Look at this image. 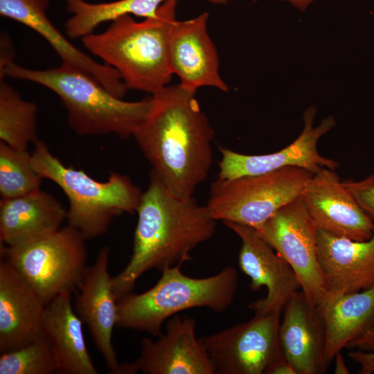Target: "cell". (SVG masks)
Returning <instances> with one entry per match:
<instances>
[{
  "instance_id": "obj_18",
  "label": "cell",
  "mask_w": 374,
  "mask_h": 374,
  "mask_svg": "<svg viewBox=\"0 0 374 374\" xmlns=\"http://www.w3.org/2000/svg\"><path fill=\"white\" fill-rule=\"evenodd\" d=\"M46 304L3 259L0 261V352L21 348L43 337Z\"/></svg>"
},
{
  "instance_id": "obj_21",
  "label": "cell",
  "mask_w": 374,
  "mask_h": 374,
  "mask_svg": "<svg viewBox=\"0 0 374 374\" xmlns=\"http://www.w3.org/2000/svg\"><path fill=\"white\" fill-rule=\"evenodd\" d=\"M71 293L62 292L47 303L43 337L54 355L57 373L97 374L83 335V322L72 305Z\"/></svg>"
},
{
  "instance_id": "obj_19",
  "label": "cell",
  "mask_w": 374,
  "mask_h": 374,
  "mask_svg": "<svg viewBox=\"0 0 374 374\" xmlns=\"http://www.w3.org/2000/svg\"><path fill=\"white\" fill-rule=\"evenodd\" d=\"M49 0H0V15L17 21L41 35L62 62L89 73L115 96L123 98L127 88L112 67L100 64L73 45L46 15Z\"/></svg>"
},
{
  "instance_id": "obj_12",
  "label": "cell",
  "mask_w": 374,
  "mask_h": 374,
  "mask_svg": "<svg viewBox=\"0 0 374 374\" xmlns=\"http://www.w3.org/2000/svg\"><path fill=\"white\" fill-rule=\"evenodd\" d=\"M316 107H308L303 114L304 127L301 134L289 145L269 154L249 155L220 148L222 158L219 163L218 179L230 180L242 177L256 175L280 168L295 166L313 174L323 168L335 170L339 164L333 159L322 156L317 144L322 136L335 125L332 116L313 127Z\"/></svg>"
},
{
  "instance_id": "obj_17",
  "label": "cell",
  "mask_w": 374,
  "mask_h": 374,
  "mask_svg": "<svg viewBox=\"0 0 374 374\" xmlns=\"http://www.w3.org/2000/svg\"><path fill=\"white\" fill-rule=\"evenodd\" d=\"M317 253L326 287L321 307L374 285V231L370 239L356 241L318 229Z\"/></svg>"
},
{
  "instance_id": "obj_25",
  "label": "cell",
  "mask_w": 374,
  "mask_h": 374,
  "mask_svg": "<svg viewBox=\"0 0 374 374\" xmlns=\"http://www.w3.org/2000/svg\"><path fill=\"white\" fill-rule=\"evenodd\" d=\"M37 108L24 100L10 85L0 79V140L8 145L28 150L37 139Z\"/></svg>"
},
{
  "instance_id": "obj_23",
  "label": "cell",
  "mask_w": 374,
  "mask_h": 374,
  "mask_svg": "<svg viewBox=\"0 0 374 374\" xmlns=\"http://www.w3.org/2000/svg\"><path fill=\"white\" fill-rule=\"evenodd\" d=\"M318 310L324 327L323 359L328 367L339 352L373 324L374 285L339 296Z\"/></svg>"
},
{
  "instance_id": "obj_33",
  "label": "cell",
  "mask_w": 374,
  "mask_h": 374,
  "mask_svg": "<svg viewBox=\"0 0 374 374\" xmlns=\"http://www.w3.org/2000/svg\"><path fill=\"white\" fill-rule=\"evenodd\" d=\"M291 3L301 11H304L314 0H283Z\"/></svg>"
},
{
  "instance_id": "obj_26",
  "label": "cell",
  "mask_w": 374,
  "mask_h": 374,
  "mask_svg": "<svg viewBox=\"0 0 374 374\" xmlns=\"http://www.w3.org/2000/svg\"><path fill=\"white\" fill-rule=\"evenodd\" d=\"M42 179L33 166L31 153L0 141L1 199L17 197L39 188Z\"/></svg>"
},
{
  "instance_id": "obj_30",
  "label": "cell",
  "mask_w": 374,
  "mask_h": 374,
  "mask_svg": "<svg viewBox=\"0 0 374 374\" xmlns=\"http://www.w3.org/2000/svg\"><path fill=\"white\" fill-rule=\"evenodd\" d=\"M346 348L374 352V323L361 336L352 341Z\"/></svg>"
},
{
  "instance_id": "obj_8",
  "label": "cell",
  "mask_w": 374,
  "mask_h": 374,
  "mask_svg": "<svg viewBox=\"0 0 374 374\" xmlns=\"http://www.w3.org/2000/svg\"><path fill=\"white\" fill-rule=\"evenodd\" d=\"M313 173L290 166L274 171L213 182L206 204L217 221L257 229L300 197Z\"/></svg>"
},
{
  "instance_id": "obj_4",
  "label": "cell",
  "mask_w": 374,
  "mask_h": 374,
  "mask_svg": "<svg viewBox=\"0 0 374 374\" xmlns=\"http://www.w3.org/2000/svg\"><path fill=\"white\" fill-rule=\"evenodd\" d=\"M177 5V0H167L154 17L142 21L121 16L105 31L82 37V44L119 73L127 89L153 95L172 78L168 45Z\"/></svg>"
},
{
  "instance_id": "obj_15",
  "label": "cell",
  "mask_w": 374,
  "mask_h": 374,
  "mask_svg": "<svg viewBox=\"0 0 374 374\" xmlns=\"http://www.w3.org/2000/svg\"><path fill=\"white\" fill-rule=\"evenodd\" d=\"M196 322L190 317L175 314L166 321V332L141 342L140 356L132 365L135 373L214 374L199 339Z\"/></svg>"
},
{
  "instance_id": "obj_14",
  "label": "cell",
  "mask_w": 374,
  "mask_h": 374,
  "mask_svg": "<svg viewBox=\"0 0 374 374\" xmlns=\"http://www.w3.org/2000/svg\"><path fill=\"white\" fill-rule=\"evenodd\" d=\"M335 170L323 168L313 174L301 197L318 229L337 237L367 240L373 234L374 223Z\"/></svg>"
},
{
  "instance_id": "obj_11",
  "label": "cell",
  "mask_w": 374,
  "mask_h": 374,
  "mask_svg": "<svg viewBox=\"0 0 374 374\" xmlns=\"http://www.w3.org/2000/svg\"><path fill=\"white\" fill-rule=\"evenodd\" d=\"M223 223L240 239L238 265L250 278L251 289H267L265 297L252 302L249 308L256 315L281 312L291 296L301 290L294 270L254 228L231 222Z\"/></svg>"
},
{
  "instance_id": "obj_10",
  "label": "cell",
  "mask_w": 374,
  "mask_h": 374,
  "mask_svg": "<svg viewBox=\"0 0 374 374\" xmlns=\"http://www.w3.org/2000/svg\"><path fill=\"white\" fill-rule=\"evenodd\" d=\"M280 312L256 315L243 323L199 337L217 374H267L283 355L279 345Z\"/></svg>"
},
{
  "instance_id": "obj_1",
  "label": "cell",
  "mask_w": 374,
  "mask_h": 374,
  "mask_svg": "<svg viewBox=\"0 0 374 374\" xmlns=\"http://www.w3.org/2000/svg\"><path fill=\"white\" fill-rule=\"evenodd\" d=\"M133 137L154 172L176 196L193 197L213 162L214 130L195 93L179 84L152 95Z\"/></svg>"
},
{
  "instance_id": "obj_29",
  "label": "cell",
  "mask_w": 374,
  "mask_h": 374,
  "mask_svg": "<svg viewBox=\"0 0 374 374\" xmlns=\"http://www.w3.org/2000/svg\"><path fill=\"white\" fill-rule=\"evenodd\" d=\"M349 357L360 366V374H371L374 373V352H366L361 350L350 351Z\"/></svg>"
},
{
  "instance_id": "obj_5",
  "label": "cell",
  "mask_w": 374,
  "mask_h": 374,
  "mask_svg": "<svg viewBox=\"0 0 374 374\" xmlns=\"http://www.w3.org/2000/svg\"><path fill=\"white\" fill-rule=\"evenodd\" d=\"M181 265L165 269L157 283L141 294L130 293L117 301L116 326L161 334V326L178 312L194 308L225 311L233 303L238 287V274L228 266L205 278L184 274Z\"/></svg>"
},
{
  "instance_id": "obj_6",
  "label": "cell",
  "mask_w": 374,
  "mask_h": 374,
  "mask_svg": "<svg viewBox=\"0 0 374 374\" xmlns=\"http://www.w3.org/2000/svg\"><path fill=\"white\" fill-rule=\"evenodd\" d=\"M33 144L35 170L62 190L69 202L68 224L85 240L107 233L115 217L136 212L143 192L129 177L112 172L106 181H97L82 170L64 165L42 140Z\"/></svg>"
},
{
  "instance_id": "obj_22",
  "label": "cell",
  "mask_w": 374,
  "mask_h": 374,
  "mask_svg": "<svg viewBox=\"0 0 374 374\" xmlns=\"http://www.w3.org/2000/svg\"><path fill=\"white\" fill-rule=\"evenodd\" d=\"M67 211L51 194L39 188L0 201V242L11 246L61 228Z\"/></svg>"
},
{
  "instance_id": "obj_20",
  "label": "cell",
  "mask_w": 374,
  "mask_h": 374,
  "mask_svg": "<svg viewBox=\"0 0 374 374\" xmlns=\"http://www.w3.org/2000/svg\"><path fill=\"white\" fill-rule=\"evenodd\" d=\"M278 340L285 359L296 374L324 373L325 333L318 308L299 290L283 308Z\"/></svg>"
},
{
  "instance_id": "obj_31",
  "label": "cell",
  "mask_w": 374,
  "mask_h": 374,
  "mask_svg": "<svg viewBox=\"0 0 374 374\" xmlns=\"http://www.w3.org/2000/svg\"><path fill=\"white\" fill-rule=\"evenodd\" d=\"M267 374H296L294 368L285 359L283 354L269 368Z\"/></svg>"
},
{
  "instance_id": "obj_27",
  "label": "cell",
  "mask_w": 374,
  "mask_h": 374,
  "mask_svg": "<svg viewBox=\"0 0 374 374\" xmlns=\"http://www.w3.org/2000/svg\"><path fill=\"white\" fill-rule=\"evenodd\" d=\"M57 373L52 350L44 337L17 349L1 353L0 374Z\"/></svg>"
},
{
  "instance_id": "obj_13",
  "label": "cell",
  "mask_w": 374,
  "mask_h": 374,
  "mask_svg": "<svg viewBox=\"0 0 374 374\" xmlns=\"http://www.w3.org/2000/svg\"><path fill=\"white\" fill-rule=\"evenodd\" d=\"M110 248L100 249L78 285L74 310L90 331L106 366L114 374H132L130 363L119 364L112 338L117 321V299L109 273Z\"/></svg>"
},
{
  "instance_id": "obj_3",
  "label": "cell",
  "mask_w": 374,
  "mask_h": 374,
  "mask_svg": "<svg viewBox=\"0 0 374 374\" xmlns=\"http://www.w3.org/2000/svg\"><path fill=\"white\" fill-rule=\"evenodd\" d=\"M5 76L35 82L55 93L66 110L69 127L80 136H133L152 104V96L125 101L89 73L63 62L55 68L38 70L11 61L0 69V79Z\"/></svg>"
},
{
  "instance_id": "obj_24",
  "label": "cell",
  "mask_w": 374,
  "mask_h": 374,
  "mask_svg": "<svg viewBox=\"0 0 374 374\" xmlns=\"http://www.w3.org/2000/svg\"><path fill=\"white\" fill-rule=\"evenodd\" d=\"M167 0H118L106 3H90L84 0H66V10L71 15L65 24V31L71 39L82 38L93 33L101 24L123 15H134L145 18L154 17ZM225 5L231 0H206Z\"/></svg>"
},
{
  "instance_id": "obj_28",
  "label": "cell",
  "mask_w": 374,
  "mask_h": 374,
  "mask_svg": "<svg viewBox=\"0 0 374 374\" xmlns=\"http://www.w3.org/2000/svg\"><path fill=\"white\" fill-rule=\"evenodd\" d=\"M342 183L374 223V173L359 181L346 179Z\"/></svg>"
},
{
  "instance_id": "obj_9",
  "label": "cell",
  "mask_w": 374,
  "mask_h": 374,
  "mask_svg": "<svg viewBox=\"0 0 374 374\" xmlns=\"http://www.w3.org/2000/svg\"><path fill=\"white\" fill-rule=\"evenodd\" d=\"M255 229L294 270L308 301L321 307L326 287L317 253L318 228L301 196Z\"/></svg>"
},
{
  "instance_id": "obj_32",
  "label": "cell",
  "mask_w": 374,
  "mask_h": 374,
  "mask_svg": "<svg viewBox=\"0 0 374 374\" xmlns=\"http://www.w3.org/2000/svg\"><path fill=\"white\" fill-rule=\"evenodd\" d=\"M335 374H348L349 370L346 366L344 359L339 352L335 357Z\"/></svg>"
},
{
  "instance_id": "obj_16",
  "label": "cell",
  "mask_w": 374,
  "mask_h": 374,
  "mask_svg": "<svg viewBox=\"0 0 374 374\" xmlns=\"http://www.w3.org/2000/svg\"><path fill=\"white\" fill-rule=\"evenodd\" d=\"M208 19L204 12L191 19L176 20L169 34L170 70L179 77V85L193 93L202 87L229 91L219 73L217 52L207 32Z\"/></svg>"
},
{
  "instance_id": "obj_2",
  "label": "cell",
  "mask_w": 374,
  "mask_h": 374,
  "mask_svg": "<svg viewBox=\"0 0 374 374\" xmlns=\"http://www.w3.org/2000/svg\"><path fill=\"white\" fill-rule=\"evenodd\" d=\"M132 256L125 267L112 277L117 300L132 293L138 278L151 269L166 268L193 260L190 252L211 239L217 220L206 205L193 197L174 195L152 171L137 208Z\"/></svg>"
},
{
  "instance_id": "obj_7",
  "label": "cell",
  "mask_w": 374,
  "mask_h": 374,
  "mask_svg": "<svg viewBox=\"0 0 374 374\" xmlns=\"http://www.w3.org/2000/svg\"><path fill=\"white\" fill-rule=\"evenodd\" d=\"M84 240L77 229L67 224L27 242L1 244V256L47 305L60 294L77 290L87 267Z\"/></svg>"
}]
</instances>
